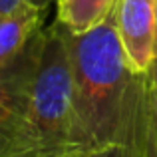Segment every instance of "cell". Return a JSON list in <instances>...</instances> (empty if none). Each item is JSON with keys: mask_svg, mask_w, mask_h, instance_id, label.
Wrapping results in <instances>:
<instances>
[{"mask_svg": "<svg viewBox=\"0 0 157 157\" xmlns=\"http://www.w3.org/2000/svg\"><path fill=\"white\" fill-rule=\"evenodd\" d=\"M68 44L74 70L72 157H90L113 145L141 157L147 76L127 64L113 12L86 34L68 32Z\"/></svg>", "mask_w": 157, "mask_h": 157, "instance_id": "6da1fadb", "label": "cell"}, {"mask_svg": "<svg viewBox=\"0 0 157 157\" xmlns=\"http://www.w3.org/2000/svg\"><path fill=\"white\" fill-rule=\"evenodd\" d=\"M74 70L68 32L54 20L46 28L38 70L12 157H72Z\"/></svg>", "mask_w": 157, "mask_h": 157, "instance_id": "7a4b0ae2", "label": "cell"}, {"mask_svg": "<svg viewBox=\"0 0 157 157\" xmlns=\"http://www.w3.org/2000/svg\"><path fill=\"white\" fill-rule=\"evenodd\" d=\"M46 26L14 60L0 70V157H12L26 117Z\"/></svg>", "mask_w": 157, "mask_h": 157, "instance_id": "3957f363", "label": "cell"}, {"mask_svg": "<svg viewBox=\"0 0 157 157\" xmlns=\"http://www.w3.org/2000/svg\"><path fill=\"white\" fill-rule=\"evenodd\" d=\"M113 18L129 68L147 76L155 62L157 0H115Z\"/></svg>", "mask_w": 157, "mask_h": 157, "instance_id": "277c9868", "label": "cell"}, {"mask_svg": "<svg viewBox=\"0 0 157 157\" xmlns=\"http://www.w3.org/2000/svg\"><path fill=\"white\" fill-rule=\"evenodd\" d=\"M46 12L30 0L8 14H0V70L8 66L44 28Z\"/></svg>", "mask_w": 157, "mask_h": 157, "instance_id": "5b68a950", "label": "cell"}, {"mask_svg": "<svg viewBox=\"0 0 157 157\" xmlns=\"http://www.w3.org/2000/svg\"><path fill=\"white\" fill-rule=\"evenodd\" d=\"M115 0H56V22L70 34H86L113 12Z\"/></svg>", "mask_w": 157, "mask_h": 157, "instance_id": "8992f818", "label": "cell"}, {"mask_svg": "<svg viewBox=\"0 0 157 157\" xmlns=\"http://www.w3.org/2000/svg\"><path fill=\"white\" fill-rule=\"evenodd\" d=\"M141 157H157V78L147 80V111Z\"/></svg>", "mask_w": 157, "mask_h": 157, "instance_id": "52a82bcc", "label": "cell"}, {"mask_svg": "<svg viewBox=\"0 0 157 157\" xmlns=\"http://www.w3.org/2000/svg\"><path fill=\"white\" fill-rule=\"evenodd\" d=\"M90 157H139V155L133 149H129V147L113 145V147H105V149L96 151V153H92Z\"/></svg>", "mask_w": 157, "mask_h": 157, "instance_id": "ba28073f", "label": "cell"}, {"mask_svg": "<svg viewBox=\"0 0 157 157\" xmlns=\"http://www.w3.org/2000/svg\"><path fill=\"white\" fill-rule=\"evenodd\" d=\"M24 2H28V0H0V14H8L18 6H22Z\"/></svg>", "mask_w": 157, "mask_h": 157, "instance_id": "9c48e42d", "label": "cell"}, {"mask_svg": "<svg viewBox=\"0 0 157 157\" xmlns=\"http://www.w3.org/2000/svg\"><path fill=\"white\" fill-rule=\"evenodd\" d=\"M30 2H32V4H36V6H40L42 10H48L52 4H56V0H30Z\"/></svg>", "mask_w": 157, "mask_h": 157, "instance_id": "30bf717a", "label": "cell"}, {"mask_svg": "<svg viewBox=\"0 0 157 157\" xmlns=\"http://www.w3.org/2000/svg\"><path fill=\"white\" fill-rule=\"evenodd\" d=\"M155 78H157V42H155V62H153L151 72L147 74V80H155Z\"/></svg>", "mask_w": 157, "mask_h": 157, "instance_id": "8fae6325", "label": "cell"}]
</instances>
